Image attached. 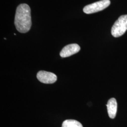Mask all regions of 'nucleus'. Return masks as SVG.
Listing matches in <instances>:
<instances>
[{
    "label": "nucleus",
    "instance_id": "f257e3e1",
    "mask_svg": "<svg viewBox=\"0 0 127 127\" xmlns=\"http://www.w3.org/2000/svg\"><path fill=\"white\" fill-rule=\"evenodd\" d=\"M14 24L17 30L21 33L28 32L32 26L31 9L27 4L18 5L16 9Z\"/></svg>",
    "mask_w": 127,
    "mask_h": 127
},
{
    "label": "nucleus",
    "instance_id": "7ed1b4c3",
    "mask_svg": "<svg viewBox=\"0 0 127 127\" xmlns=\"http://www.w3.org/2000/svg\"><path fill=\"white\" fill-rule=\"evenodd\" d=\"M110 0H101L88 5L83 8V12L86 14L94 13L104 10L110 4Z\"/></svg>",
    "mask_w": 127,
    "mask_h": 127
},
{
    "label": "nucleus",
    "instance_id": "39448f33",
    "mask_svg": "<svg viewBox=\"0 0 127 127\" xmlns=\"http://www.w3.org/2000/svg\"><path fill=\"white\" fill-rule=\"evenodd\" d=\"M81 49L77 44H71L65 46L60 53V56L62 58H66L78 53Z\"/></svg>",
    "mask_w": 127,
    "mask_h": 127
},
{
    "label": "nucleus",
    "instance_id": "f03ea898",
    "mask_svg": "<svg viewBox=\"0 0 127 127\" xmlns=\"http://www.w3.org/2000/svg\"><path fill=\"white\" fill-rule=\"evenodd\" d=\"M127 30V15H122L115 21L111 29V33L114 37L122 36Z\"/></svg>",
    "mask_w": 127,
    "mask_h": 127
},
{
    "label": "nucleus",
    "instance_id": "0eeeda50",
    "mask_svg": "<svg viewBox=\"0 0 127 127\" xmlns=\"http://www.w3.org/2000/svg\"><path fill=\"white\" fill-rule=\"evenodd\" d=\"M62 127H83L79 122L74 120H66L64 121Z\"/></svg>",
    "mask_w": 127,
    "mask_h": 127
},
{
    "label": "nucleus",
    "instance_id": "423d86ee",
    "mask_svg": "<svg viewBox=\"0 0 127 127\" xmlns=\"http://www.w3.org/2000/svg\"><path fill=\"white\" fill-rule=\"evenodd\" d=\"M109 117L114 119L115 117L117 110V103L114 98H110L106 104Z\"/></svg>",
    "mask_w": 127,
    "mask_h": 127
},
{
    "label": "nucleus",
    "instance_id": "20e7f679",
    "mask_svg": "<svg viewBox=\"0 0 127 127\" xmlns=\"http://www.w3.org/2000/svg\"><path fill=\"white\" fill-rule=\"evenodd\" d=\"M37 78L40 82L45 84H52L57 80V77L54 73L45 71L38 72Z\"/></svg>",
    "mask_w": 127,
    "mask_h": 127
}]
</instances>
